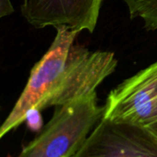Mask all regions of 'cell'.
<instances>
[{
  "mask_svg": "<svg viewBox=\"0 0 157 157\" xmlns=\"http://www.w3.org/2000/svg\"><path fill=\"white\" fill-rule=\"evenodd\" d=\"M131 20L142 21L145 29L157 31V0H123Z\"/></svg>",
  "mask_w": 157,
  "mask_h": 157,
  "instance_id": "8992f818",
  "label": "cell"
},
{
  "mask_svg": "<svg viewBox=\"0 0 157 157\" xmlns=\"http://www.w3.org/2000/svg\"><path fill=\"white\" fill-rule=\"evenodd\" d=\"M104 0H22L21 14L36 29L65 26L94 33Z\"/></svg>",
  "mask_w": 157,
  "mask_h": 157,
  "instance_id": "5b68a950",
  "label": "cell"
},
{
  "mask_svg": "<svg viewBox=\"0 0 157 157\" xmlns=\"http://www.w3.org/2000/svg\"><path fill=\"white\" fill-rule=\"evenodd\" d=\"M103 115L96 92L56 106L51 119L17 157H72Z\"/></svg>",
  "mask_w": 157,
  "mask_h": 157,
  "instance_id": "6da1fadb",
  "label": "cell"
},
{
  "mask_svg": "<svg viewBox=\"0 0 157 157\" xmlns=\"http://www.w3.org/2000/svg\"><path fill=\"white\" fill-rule=\"evenodd\" d=\"M72 157H157V137L141 127L102 117Z\"/></svg>",
  "mask_w": 157,
  "mask_h": 157,
  "instance_id": "277c9868",
  "label": "cell"
},
{
  "mask_svg": "<svg viewBox=\"0 0 157 157\" xmlns=\"http://www.w3.org/2000/svg\"><path fill=\"white\" fill-rule=\"evenodd\" d=\"M56 30V34L51 45L33 67L22 93L5 121L0 125V140L25 122L30 111H42L50 107L52 100L60 89L67 56L78 33L65 26Z\"/></svg>",
  "mask_w": 157,
  "mask_h": 157,
  "instance_id": "7a4b0ae2",
  "label": "cell"
},
{
  "mask_svg": "<svg viewBox=\"0 0 157 157\" xmlns=\"http://www.w3.org/2000/svg\"><path fill=\"white\" fill-rule=\"evenodd\" d=\"M15 12L11 0H0V20Z\"/></svg>",
  "mask_w": 157,
  "mask_h": 157,
  "instance_id": "52a82bcc",
  "label": "cell"
},
{
  "mask_svg": "<svg viewBox=\"0 0 157 157\" xmlns=\"http://www.w3.org/2000/svg\"><path fill=\"white\" fill-rule=\"evenodd\" d=\"M0 125H1V121H0Z\"/></svg>",
  "mask_w": 157,
  "mask_h": 157,
  "instance_id": "ba28073f",
  "label": "cell"
},
{
  "mask_svg": "<svg viewBox=\"0 0 157 157\" xmlns=\"http://www.w3.org/2000/svg\"><path fill=\"white\" fill-rule=\"evenodd\" d=\"M103 117L141 127L157 137V61L109 93Z\"/></svg>",
  "mask_w": 157,
  "mask_h": 157,
  "instance_id": "3957f363",
  "label": "cell"
}]
</instances>
